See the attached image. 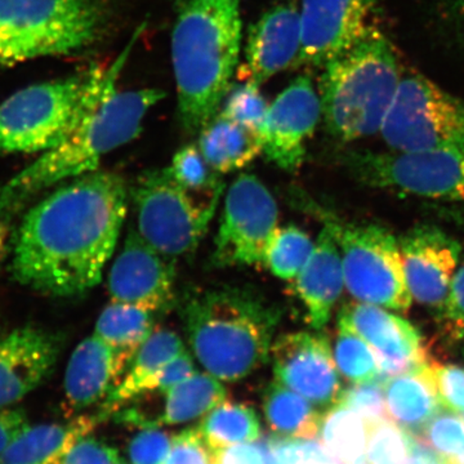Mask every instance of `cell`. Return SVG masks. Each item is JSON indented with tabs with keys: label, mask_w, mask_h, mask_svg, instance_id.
I'll use <instances>...</instances> for the list:
<instances>
[{
	"label": "cell",
	"mask_w": 464,
	"mask_h": 464,
	"mask_svg": "<svg viewBox=\"0 0 464 464\" xmlns=\"http://www.w3.org/2000/svg\"><path fill=\"white\" fill-rule=\"evenodd\" d=\"M279 209L273 194L255 174L243 173L225 195L212 261L216 267L264 265L277 230Z\"/></svg>",
	"instance_id": "obj_12"
},
{
	"label": "cell",
	"mask_w": 464,
	"mask_h": 464,
	"mask_svg": "<svg viewBox=\"0 0 464 464\" xmlns=\"http://www.w3.org/2000/svg\"><path fill=\"white\" fill-rule=\"evenodd\" d=\"M119 451L100 440L85 438L70 449L57 464H123Z\"/></svg>",
	"instance_id": "obj_43"
},
{
	"label": "cell",
	"mask_w": 464,
	"mask_h": 464,
	"mask_svg": "<svg viewBox=\"0 0 464 464\" xmlns=\"http://www.w3.org/2000/svg\"><path fill=\"white\" fill-rule=\"evenodd\" d=\"M344 166L369 188L464 203V151H357L348 154Z\"/></svg>",
	"instance_id": "obj_11"
},
{
	"label": "cell",
	"mask_w": 464,
	"mask_h": 464,
	"mask_svg": "<svg viewBox=\"0 0 464 464\" xmlns=\"http://www.w3.org/2000/svg\"><path fill=\"white\" fill-rule=\"evenodd\" d=\"M293 282L295 295L306 308L308 324L314 331L322 332L346 288L340 248L328 228L323 227L313 255Z\"/></svg>",
	"instance_id": "obj_22"
},
{
	"label": "cell",
	"mask_w": 464,
	"mask_h": 464,
	"mask_svg": "<svg viewBox=\"0 0 464 464\" xmlns=\"http://www.w3.org/2000/svg\"><path fill=\"white\" fill-rule=\"evenodd\" d=\"M130 194L136 208V230L149 246L174 262L198 249L222 192L209 200L198 201L166 167L143 172Z\"/></svg>",
	"instance_id": "obj_9"
},
{
	"label": "cell",
	"mask_w": 464,
	"mask_h": 464,
	"mask_svg": "<svg viewBox=\"0 0 464 464\" xmlns=\"http://www.w3.org/2000/svg\"><path fill=\"white\" fill-rule=\"evenodd\" d=\"M319 436L338 464H365L368 427L355 411L341 404L333 406L324 414Z\"/></svg>",
	"instance_id": "obj_31"
},
{
	"label": "cell",
	"mask_w": 464,
	"mask_h": 464,
	"mask_svg": "<svg viewBox=\"0 0 464 464\" xmlns=\"http://www.w3.org/2000/svg\"><path fill=\"white\" fill-rule=\"evenodd\" d=\"M301 18L293 3L268 9L250 25L246 47V81L261 85L297 63Z\"/></svg>",
	"instance_id": "obj_20"
},
{
	"label": "cell",
	"mask_w": 464,
	"mask_h": 464,
	"mask_svg": "<svg viewBox=\"0 0 464 464\" xmlns=\"http://www.w3.org/2000/svg\"><path fill=\"white\" fill-rule=\"evenodd\" d=\"M212 464H267L265 444H239L210 451Z\"/></svg>",
	"instance_id": "obj_44"
},
{
	"label": "cell",
	"mask_w": 464,
	"mask_h": 464,
	"mask_svg": "<svg viewBox=\"0 0 464 464\" xmlns=\"http://www.w3.org/2000/svg\"><path fill=\"white\" fill-rule=\"evenodd\" d=\"M453 217H456V219L460 222V224L464 225V210H459V212H454Z\"/></svg>",
	"instance_id": "obj_47"
},
{
	"label": "cell",
	"mask_w": 464,
	"mask_h": 464,
	"mask_svg": "<svg viewBox=\"0 0 464 464\" xmlns=\"http://www.w3.org/2000/svg\"><path fill=\"white\" fill-rule=\"evenodd\" d=\"M108 283L112 301L159 313L174 301V262L149 246L136 228H130Z\"/></svg>",
	"instance_id": "obj_18"
},
{
	"label": "cell",
	"mask_w": 464,
	"mask_h": 464,
	"mask_svg": "<svg viewBox=\"0 0 464 464\" xmlns=\"http://www.w3.org/2000/svg\"><path fill=\"white\" fill-rule=\"evenodd\" d=\"M283 310L239 286L208 289L185 299L182 320L194 356L217 380L237 382L270 360Z\"/></svg>",
	"instance_id": "obj_4"
},
{
	"label": "cell",
	"mask_w": 464,
	"mask_h": 464,
	"mask_svg": "<svg viewBox=\"0 0 464 464\" xmlns=\"http://www.w3.org/2000/svg\"><path fill=\"white\" fill-rule=\"evenodd\" d=\"M380 0H302L295 66L323 67L368 30Z\"/></svg>",
	"instance_id": "obj_16"
},
{
	"label": "cell",
	"mask_w": 464,
	"mask_h": 464,
	"mask_svg": "<svg viewBox=\"0 0 464 464\" xmlns=\"http://www.w3.org/2000/svg\"><path fill=\"white\" fill-rule=\"evenodd\" d=\"M338 404L355 411L366 424L387 420L384 381L378 378L343 389Z\"/></svg>",
	"instance_id": "obj_38"
},
{
	"label": "cell",
	"mask_w": 464,
	"mask_h": 464,
	"mask_svg": "<svg viewBox=\"0 0 464 464\" xmlns=\"http://www.w3.org/2000/svg\"><path fill=\"white\" fill-rule=\"evenodd\" d=\"M440 329L449 341H464V265L458 268L444 304L438 310Z\"/></svg>",
	"instance_id": "obj_39"
},
{
	"label": "cell",
	"mask_w": 464,
	"mask_h": 464,
	"mask_svg": "<svg viewBox=\"0 0 464 464\" xmlns=\"http://www.w3.org/2000/svg\"><path fill=\"white\" fill-rule=\"evenodd\" d=\"M99 65L79 74L30 85L0 103V155L38 154L65 141L93 96Z\"/></svg>",
	"instance_id": "obj_8"
},
{
	"label": "cell",
	"mask_w": 464,
	"mask_h": 464,
	"mask_svg": "<svg viewBox=\"0 0 464 464\" xmlns=\"http://www.w3.org/2000/svg\"><path fill=\"white\" fill-rule=\"evenodd\" d=\"M264 413L270 431L288 439L315 440L324 414L306 399L274 381L265 391Z\"/></svg>",
	"instance_id": "obj_27"
},
{
	"label": "cell",
	"mask_w": 464,
	"mask_h": 464,
	"mask_svg": "<svg viewBox=\"0 0 464 464\" xmlns=\"http://www.w3.org/2000/svg\"><path fill=\"white\" fill-rule=\"evenodd\" d=\"M195 373L197 369H195L194 360L190 353L185 351L161 369L155 381V390H160L161 392L166 393L168 390L188 380Z\"/></svg>",
	"instance_id": "obj_45"
},
{
	"label": "cell",
	"mask_w": 464,
	"mask_h": 464,
	"mask_svg": "<svg viewBox=\"0 0 464 464\" xmlns=\"http://www.w3.org/2000/svg\"><path fill=\"white\" fill-rule=\"evenodd\" d=\"M338 324L355 332L373 348L381 380H390L430 364L418 329L387 308L365 302H351L342 307Z\"/></svg>",
	"instance_id": "obj_15"
},
{
	"label": "cell",
	"mask_w": 464,
	"mask_h": 464,
	"mask_svg": "<svg viewBox=\"0 0 464 464\" xmlns=\"http://www.w3.org/2000/svg\"><path fill=\"white\" fill-rule=\"evenodd\" d=\"M155 331V313L134 304L114 302L103 308L93 334L116 351L130 366L137 351Z\"/></svg>",
	"instance_id": "obj_28"
},
{
	"label": "cell",
	"mask_w": 464,
	"mask_h": 464,
	"mask_svg": "<svg viewBox=\"0 0 464 464\" xmlns=\"http://www.w3.org/2000/svg\"><path fill=\"white\" fill-rule=\"evenodd\" d=\"M164 464H212L209 448L199 429L185 430L173 436L172 448Z\"/></svg>",
	"instance_id": "obj_42"
},
{
	"label": "cell",
	"mask_w": 464,
	"mask_h": 464,
	"mask_svg": "<svg viewBox=\"0 0 464 464\" xmlns=\"http://www.w3.org/2000/svg\"><path fill=\"white\" fill-rule=\"evenodd\" d=\"M169 169L176 181L191 194L215 195L224 191L221 174L208 164L198 145H188L179 150Z\"/></svg>",
	"instance_id": "obj_34"
},
{
	"label": "cell",
	"mask_w": 464,
	"mask_h": 464,
	"mask_svg": "<svg viewBox=\"0 0 464 464\" xmlns=\"http://www.w3.org/2000/svg\"><path fill=\"white\" fill-rule=\"evenodd\" d=\"M297 206L315 216L337 241L344 285L356 301L406 313L413 304L399 239L383 226L341 219L308 195H295Z\"/></svg>",
	"instance_id": "obj_7"
},
{
	"label": "cell",
	"mask_w": 464,
	"mask_h": 464,
	"mask_svg": "<svg viewBox=\"0 0 464 464\" xmlns=\"http://www.w3.org/2000/svg\"><path fill=\"white\" fill-rule=\"evenodd\" d=\"M143 29L145 24L134 30L114 63L108 69L102 67L90 105L65 141L0 188V226L14 219L33 198L99 170L103 155L133 141L141 132L143 119L166 93L157 88L118 91L116 83Z\"/></svg>",
	"instance_id": "obj_2"
},
{
	"label": "cell",
	"mask_w": 464,
	"mask_h": 464,
	"mask_svg": "<svg viewBox=\"0 0 464 464\" xmlns=\"http://www.w3.org/2000/svg\"><path fill=\"white\" fill-rule=\"evenodd\" d=\"M222 103L224 106L219 115L246 128L249 132L262 136L270 105L262 96L258 84L246 81V83L230 88Z\"/></svg>",
	"instance_id": "obj_35"
},
{
	"label": "cell",
	"mask_w": 464,
	"mask_h": 464,
	"mask_svg": "<svg viewBox=\"0 0 464 464\" xmlns=\"http://www.w3.org/2000/svg\"><path fill=\"white\" fill-rule=\"evenodd\" d=\"M338 372L353 384L380 378L377 356L373 348L355 332L338 324L337 340L333 348Z\"/></svg>",
	"instance_id": "obj_33"
},
{
	"label": "cell",
	"mask_w": 464,
	"mask_h": 464,
	"mask_svg": "<svg viewBox=\"0 0 464 464\" xmlns=\"http://www.w3.org/2000/svg\"><path fill=\"white\" fill-rule=\"evenodd\" d=\"M102 420L101 414H79L67 423L29 424L0 454V464H57Z\"/></svg>",
	"instance_id": "obj_23"
},
{
	"label": "cell",
	"mask_w": 464,
	"mask_h": 464,
	"mask_svg": "<svg viewBox=\"0 0 464 464\" xmlns=\"http://www.w3.org/2000/svg\"><path fill=\"white\" fill-rule=\"evenodd\" d=\"M384 396L387 420L413 436H420L441 411L430 364L384 381Z\"/></svg>",
	"instance_id": "obj_24"
},
{
	"label": "cell",
	"mask_w": 464,
	"mask_h": 464,
	"mask_svg": "<svg viewBox=\"0 0 464 464\" xmlns=\"http://www.w3.org/2000/svg\"><path fill=\"white\" fill-rule=\"evenodd\" d=\"M440 404L450 413L464 414V368L456 364L430 362Z\"/></svg>",
	"instance_id": "obj_41"
},
{
	"label": "cell",
	"mask_w": 464,
	"mask_h": 464,
	"mask_svg": "<svg viewBox=\"0 0 464 464\" xmlns=\"http://www.w3.org/2000/svg\"><path fill=\"white\" fill-rule=\"evenodd\" d=\"M243 39L240 0H179L172 32L179 118L200 132L230 91Z\"/></svg>",
	"instance_id": "obj_3"
},
{
	"label": "cell",
	"mask_w": 464,
	"mask_h": 464,
	"mask_svg": "<svg viewBox=\"0 0 464 464\" xmlns=\"http://www.w3.org/2000/svg\"><path fill=\"white\" fill-rule=\"evenodd\" d=\"M63 343L60 334L35 325L0 338V409L11 408L50 378Z\"/></svg>",
	"instance_id": "obj_19"
},
{
	"label": "cell",
	"mask_w": 464,
	"mask_h": 464,
	"mask_svg": "<svg viewBox=\"0 0 464 464\" xmlns=\"http://www.w3.org/2000/svg\"><path fill=\"white\" fill-rule=\"evenodd\" d=\"M198 429L210 451L249 444L258 440L262 431L255 409L226 400L203 418Z\"/></svg>",
	"instance_id": "obj_30"
},
{
	"label": "cell",
	"mask_w": 464,
	"mask_h": 464,
	"mask_svg": "<svg viewBox=\"0 0 464 464\" xmlns=\"http://www.w3.org/2000/svg\"><path fill=\"white\" fill-rule=\"evenodd\" d=\"M275 381L329 411L340 402L343 387L329 338L322 332L286 333L271 348Z\"/></svg>",
	"instance_id": "obj_13"
},
{
	"label": "cell",
	"mask_w": 464,
	"mask_h": 464,
	"mask_svg": "<svg viewBox=\"0 0 464 464\" xmlns=\"http://www.w3.org/2000/svg\"><path fill=\"white\" fill-rule=\"evenodd\" d=\"M201 155L219 174L243 169L262 154V139L217 114L200 130Z\"/></svg>",
	"instance_id": "obj_26"
},
{
	"label": "cell",
	"mask_w": 464,
	"mask_h": 464,
	"mask_svg": "<svg viewBox=\"0 0 464 464\" xmlns=\"http://www.w3.org/2000/svg\"><path fill=\"white\" fill-rule=\"evenodd\" d=\"M417 438L439 457L460 459L464 457V418L440 411Z\"/></svg>",
	"instance_id": "obj_37"
},
{
	"label": "cell",
	"mask_w": 464,
	"mask_h": 464,
	"mask_svg": "<svg viewBox=\"0 0 464 464\" xmlns=\"http://www.w3.org/2000/svg\"><path fill=\"white\" fill-rule=\"evenodd\" d=\"M463 418H464V414H463Z\"/></svg>",
	"instance_id": "obj_49"
},
{
	"label": "cell",
	"mask_w": 464,
	"mask_h": 464,
	"mask_svg": "<svg viewBox=\"0 0 464 464\" xmlns=\"http://www.w3.org/2000/svg\"><path fill=\"white\" fill-rule=\"evenodd\" d=\"M123 177L94 172L63 182L27 210L12 250L17 283L54 297L99 285L130 204Z\"/></svg>",
	"instance_id": "obj_1"
},
{
	"label": "cell",
	"mask_w": 464,
	"mask_h": 464,
	"mask_svg": "<svg viewBox=\"0 0 464 464\" xmlns=\"http://www.w3.org/2000/svg\"><path fill=\"white\" fill-rule=\"evenodd\" d=\"M121 356L96 334L76 346L66 366L65 408L67 417L106 401L127 371Z\"/></svg>",
	"instance_id": "obj_21"
},
{
	"label": "cell",
	"mask_w": 464,
	"mask_h": 464,
	"mask_svg": "<svg viewBox=\"0 0 464 464\" xmlns=\"http://www.w3.org/2000/svg\"><path fill=\"white\" fill-rule=\"evenodd\" d=\"M169 433L158 427H145L130 440L128 456L132 464H164L172 448Z\"/></svg>",
	"instance_id": "obj_40"
},
{
	"label": "cell",
	"mask_w": 464,
	"mask_h": 464,
	"mask_svg": "<svg viewBox=\"0 0 464 464\" xmlns=\"http://www.w3.org/2000/svg\"><path fill=\"white\" fill-rule=\"evenodd\" d=\"M29 426L23 409H0V454Z\"/></svg>",
	"instance_id": "obj_46"
},
{
	"label": "cell",
	"mask_w": 464,
	"mask_h": 464,
	"mask_svg": "<svg viewBox=\"0 0 464 464\" xmlns=\"http://www.w3.org/2000/svg\"><path fill=\"white\" fill-rule=\"evenodd\" d=\"M381 133L395 151H464V102L424 76H402Z\"/></svg>",
	"instance_id": "obj_10"
},
{
	"label": "cell",
	"mask_w": 464,
	"mask_h": 464,
	"mask_svg": "<svg viewBox=\"0 0 464 464\" xmlns=\"http://www.w3.org/2000/svg\"><path fill=\"white\" fill-rule=\"evenodd\" d=\"M365 464H404L411 456L413 438L390 420L366 424Z\"/></svg>",
	"instance_id": "obj_36"
},
{
	"label": "cell",
	"mask_w": 464,
	"mask_h": 464,
	"mask_svg": "<svg viewBox=\"0 0 464 464\" xmlns=\"http://www.w3.org/2000/svg\"><path fill=\"white\" fill-rule=\"evenodd\" d=\"M123 464H125V463H123Z\"/></svg>",
	"instance_id": "obj_50"
},
{
	"label": "cell",
	"mask_w": 464,
	"mask_h": 464,
	"mask_svg": "<svg viewBox=\"0 0 464 464\" xmlns=\"http://www.w3.org/2000/svg\"><path fill=\"white\" fill-rule=\"evenodd\" d=\"M322 69L319 96L328 133L353 142L381 132L404 76L389 38L369 26Z\"/></svg>",
	"instance_id": "obj_5"
},
{
	"label": "cell",
	"mask_w": 464,
	"mask_h": 464,
	"mask_svg": "<svg viewBox=\"0 0 464 464\" xmlns=\"http://www.w3.org/2000/svg\"><path fill=\"white\" fill-rule=\"evenodd\" d=\"M103 25L102 0H0V69L84 50Z\"/></svg>",
	"instance_id": "obj_6"
},
{
	"label": "cell",
	"mask_w": 464,
	"mask_h": 464,
	"mask_svg": "<svg viewBox=\"0 0 464 464\" xmlns=\"http://www.w3.org/2000/svg\"><path fill=\"white\" fill-rule=\"evenodd\" d=\"M433 464H445V462H444V459H442L441 457H439L438 460H436V462L433 463Z\"/></svg>",
	"instance_id": "obj_48"
},
{
	"label": "cell",
	"mask_w": 464,
	"mask_h": 464,
	"mask_svg": "<svg viewBox=\"0 0 464 464\" xmlns=\"http://www.w3.org/2000/svg\"><path fill=\"white\" fill-rule=\"evenodd\" d=\"M185 351V344L177 333L169 329L154 331L137 351L121 383L103 402L100 411L103 420L123 402L154 391L155 381L161 369Z\"/></svg>",
	"instance_id": "obj_25"
},
{
	"label": "cell",
	"mask_w": 464,
	"mask_h": 464,
	"mask_svg": "<svg viewBox=\"0 0 464 464\" xmlns=\"http://www.w3.org/2000/svg\"><path fill=\"white\" fill-rule=\"evenodd\" d=\"M314 248L315 241L297 226L277 227L266 250L264 265L279 279L293 280L306 266Z\"/></svg>",
	"instance_id": "obj_32"
},
{
	"label": "cell",
	"mask_w": 464,
	"mask_h": 464,
	"mask_svg": "<svg viewBox=\"0 0 464 464\" xmlns=\"http://www.w3.org/2000/svg\"><path fill=\"white\" fill-rule=\"evenodd\" d=\"M398 239L411 298L439 310L459 265L460 244L433 225L414 226Z\"/></svg>",
	"instance_id": "obj_17"
},
{
	"label": "cell",
	"mask_w": 464,
	"mask_h": 464,
	"mask_svg": "<svg viewBox=\"0 0 464 464\" xmlns=\"http://www.w3.org/2000/svg\"><path fill=\"white\" fill-rule=\"evenodd\" d=\"M164 395L166 409L157 420L158 426H176L206 417L225 401L227 391L212 374L197 372Z\"/></svg>",
	"instance_id": "obj_29"
},
{
	"label": "cell",
	"mask_w": 464,
	"mask_h": 464,
	"mask_svg": "<svg viewBox=\"0 0 464 464\" xmlns=\"http://www.w3.org/2000/svg\"><path fill=\"white\" fill-rule=\"evenodd\" d=\"M322 119V102L313 81L297 76L268 108L262 130V154L285 172H295L306 157V143Z\"/></svg>",
	"instance_id": "obj_14"
}]
</instances>
